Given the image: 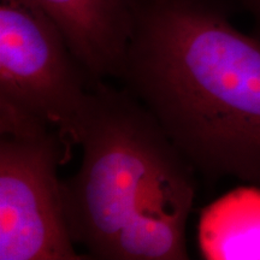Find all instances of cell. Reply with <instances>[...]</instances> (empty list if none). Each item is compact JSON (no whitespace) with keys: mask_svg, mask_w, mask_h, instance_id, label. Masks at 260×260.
I'll return each instance as SVG.
<instances>
[{"mask_svg":"<svg viewBox=\"0 0 260 260\" xmlns=\"http://www.w3.org/2000/svg\"><path fill=\"white\" fill-rule=\"evenodd\" d=\"M93 82L46 12L30 0H0V116L47 125L70 157Z\"/></svg>","mask_w":260,"mask_h":260,"instance_id":"obj_3","label":"cell"},{"mask_svg":"<svg viewBox=\"0 0 260 260\" xmlns=\"http://www.w3.org/2000/svg\"><path fill=\"white\" fill-rule=\"evenodd\" d=\"M118 80L195 170L260 184V38L222 0H136Z\"/></svg>","mask_w":260,"mask_h":260,"instance_id":"obj_1","label":"cell"},{"mask_svg":"<svg viewBox=\"0 0 260 260\" xmlns=\"http://www.w3.org/2000/svg\"><path fill=\"white\" fill-rule=\"evenodd\" d=\"M240 2H242V0H240Z\"/></svg>","mask_w":260,"mask_h":260,"instance_id":"obj_8","label":"cell"},{"mask_svg":"<svg viewBox=\"0 0 260 260\" xmlns=\"http://www.w3.org/2000/svg\"><path fill=\"white\" fill-rule=\"evenodd\" d=\"M241 3L252 12L256 24L260 28V0H242Z\"/></svg>","mask_w":260,"mask_h":260,"instance_id":"obj_7","label":"cell"},{"mask_svg":"<svg viewBox=\"0 0 260 260\" xmlns=\"http://www.w3.org/2000/svg\"><path fill=\"white\" fill-rule=\"evenodd\" d=\"M80 169L61 181L75 245L102 260L188 259L195 169L128 90L94 81Z\"/></svg>","mask_w":260,"mask_h":260,"instance_id":"obj_2","label":"cell"},{"mask_svg":"<svg viewBox=\"0 0 260 260\" xmlns=\"http://www.w3.org/2000/svg\"><path fill=\"white\" fill-rule=\"evenodd\" d=\"M0 260H81L64 213L58 167L69 159L37 121L0 126Z\"/></svg>","mask_w":260,"mask_h":260,"instance_id":"obj_4","label":"cell"},{"mask_svg":"<svg viewBox=\"0 0 260 260\" xmlns=\"http://www.w3.org/2000/svg\"><path fill=\"white\" fill-rule=\"evenodd\" d=\"M209 260H260V188L240 187L205 207L198 232Z\"/></svg>","mask_w":260,"mask_h":260,"instance_id":"obj_6","label":"cell"},{"mask_svg":"<svg viewBox=\"0 0 260 260\" xmlns=\"http://www.w3.org/2000/svg\"><path fill=\"white\" fill-rule=\"evenodd\" d=\"M53 19L93 81L118 79L136 0H30Z\"/></svg>","mask_w":260,"mask_h":260,"instance_id":"obj_5","label":"cell"}]
</instances>
